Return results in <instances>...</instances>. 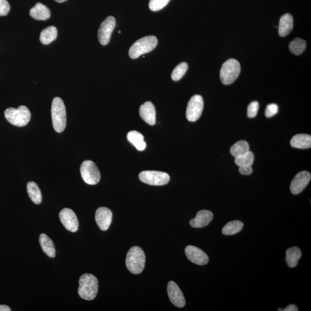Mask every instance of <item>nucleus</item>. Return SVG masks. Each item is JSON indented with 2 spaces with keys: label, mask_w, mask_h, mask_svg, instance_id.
<instances>
[{
  "label": "nucleus",
  "mask_w": 311,
  "mask_h": 311,
  "mask_svg": "<svg viewBox=\"0 0 311 311\" xmlns=\"http://www.w3.org/2000/svg\"><path fill=\"white\" fill-rule=\"evenodd\" d=\"M204 100L200 95L193 96L189 102L186 109V118L189 121L194 122L200 118L204 109Z\"/></svg>",
  "instance_id": "1a4fd4ad"
},
{
  "label": "nucleus",
  "mask_w": 311,
  "mask_h": 311,
  "mask_svg": "<svg viewBox=\"0 0 311 311\" xmlns=\"http://www.w3.org/2000/svg\"><path fill=\"white\" fill-rule=\"evenodd\" d=\"M239 172L241 174L250 175L252 173V168L251 166H241L239 168Z\"/></svg>",
  "instance_id": "f704fd0d"
},
{
  "label": "nucleus",
  "mask_w": 311,
  "mask_h": 311,
  "mask_svg": "<svg viewBox=\"0 0 311 311\" xmlns=\"http://www.w3.org/2000/svg\"><path fill=\"white\" fill-rule=\"evenodd\" d=\"M213 218L211 211L202 210L198 212L196 217L190 221V225L193 228H201L207 226Z\"/></svg>",
  "instance_id": "dca6fc26"
},
{
  "label": "nucleus",
  "mask_w": 311,
  "mask_h": 311,
  "mask_svg": "<svg viewBox=\"0 0 311 311\" xmlns=\"http://www.w3.org/2000/svg\"><path fill=\"white\" fill-rule=\"evenodd\" d=\"M11 309L8 306L5 305H0V311H10Z\"/></svg>",
  "instance_id": "e433bc0d"
},
{
  "label": "nucleus",
  "mask_w": 311,
  "mask_h": 311,
  "mask_svg": "<svg viewBox=\"0 0 311 311\" xmlns=\"http://www.w3.org/2000/svg\"><path fill=\"white\" fill-rule=\"evenodd\" d=\"M53 126L57 133H62L67 124V112L63 101L59 97L54 98L52 105Z\"/></svg>",
  "instance_id": "7ed1b4c3"
},
{
  "label": "nucleus",
  "mask_w": 311,
  "mask_h": 311,
  "mask_svg": "<svg viewBox=\"0 0 311 311\" xmlns=\"http://www.w3.org/2000/svg\"><path fill=\"white\" fill-rule=\"evenodd\" d=\"M112 219V211L109 208L101 207L98 208L95 213V220L102 230L105 231L110 226Z\"/></svg>",
  "instance_id": "2eb2a0df"
},
{
  "label": "nucleus",
  "mask_w": 311,
  "mask_h": 311,
  "mask_svg": "<svg viewBox=\"0 0 311 311\" xmlns=\"http://www.w3.org/2000/svg\"><path fill=\"white\" fill-rule=\"evenodd\" d=\"M27 191L29 197L35 204L39 205L42 203V196L41 190L36 183L29 182L27 185Z\"/></svg>",
  "instance_id": "b1692460"
},
{
  "label": "nucleus",
  "mask_w": 311,
  "mask_h": 311,
  "mask_svg": "<svg viewBox=\"0 0 311 311\" xmlns=\"http://www.w3.org/2000/svg\"><path fill=\"white\" fill-rule=\"evenodd\" d=\"M55 1H56V2H58V3H62V2H64L66 1H67V0H55Z\"/></svg>",
  "instance_id": "4c0bfd02"
},
{
  "label": "nucleus",
  "mask_w": 311,
  "mask_h": 311,
  "mask_svg": "<svg viewBox=\"0 0 311 311\" xmlns=\"http://www.w3.org/2000/svg\"><path fill=\"white\" fill-rule=\"evenodd\" d=\"M185 254L187 258L196 265L203 266L208 262V257L206 252L196 246H187Z\"/></svg>",
  "instance_id": "ddd939ff"
},
{
  "label": "nucleus",
  "mask_w": 311,
  "mask_h": 311,
  "mask_svg": "<svg viewBox=\"0 0 311 311\" xmlns=\"http://www.w3.org/2000/svg\"><path fill=\"white\" fill-rule=\"evenodd\" d=\"M254 160V155L253 153L249 151L243 155L235 157V162L239 167L251 166L253 164Z\"/></svg>",
  "instance_id": "c85d7f7f"
},
{
  "label": "nucleus",
  "mask_w": 311,
  "mask_h": 311,
  "mask_svg": "<svg viewBox=\"0 0 311 311\" xmlns=\"http://www.w3.org/2000/svg\"><path fill=\"white\" fill-rule=\"evenodd\" d=\"M141 118L150 125H154L156 123V109L152 102H147L141 105L140 108Z\"/></svg>",
  "instance_id": "f3484780"
},
{
  "label": "nucleus",
  "mask_w": 311,
  "mask_h": 311,
  "mask_svg": "<svg viewBox=\"0 0 311 311\" xmlns=\"http://www.w3.org/2000/svg\"><path fill=\"white\" fill-rule=\"evenodd\" d=\"M167 292L168 297L173 305L179 308H183L186 305L184 294L178 285L174 281H170L168 284Z\"/></svg>",
  "instance_id": "4468645a"
},
{
  "label": "nucleus",
  "mask_w": 311,
  "mask_h": 311,
  "mask_svg": "<svg viewBox=\"0 0 311 311\" xmlns=\"http://www.w3.org/2000/svg\"><path fill=\"white\" fill-rule=\"evenodd\" d=\"M39 243L42 250L50 258L56 257V251L52 240L46 234L42 233L39 236Z\"/></svg>",
  "instance_id": "aec40b11"
},
{
  "label": "nucleus",
  "mask_w": 311,
  "mask_h": 311,
  "mask_svg": "<svg viewBox=\"0 0 311 311\" xmlns=\"http://www.w3.org/2000/svg\"><path fill=\"white\" fill-rule=\"evenodd\" d=\"M30 14L33 19L37 20H47L51 16L50 9L41 2H38L31 9Z\"/></svg>",
  "instance_id": "6ab92c4d"
},
{
  "label": "nucleus",
  "mask_w": 311,
  "mask_h": 311,
  "mask_svg": "<svg viewBox=\"0 0 311 311\" xmlns=\"http://www.w3.org/2000/svg\"><path fill=\"white\" fill-rule=\"evenodd\" d=\"M302 251L298 247L288 249L286 251V262L290 268H295L298 265L299 259L302 257Z\"/></svg>",
  "instance_id": "5701e85b"
},
{
  "label": "nucleus",
  "mask_w": 311,
  "mask_h": 311,
  "mask_svg": "<svg viewBox=\"0 0 311 311\" xmlns=\"http://www.w3.org/2000/svg\"><path fill=\"white\" fill-rule=\"evenodd\" d=\"M171 0H150L149 6L152 11H158L165 7Z\"/></svg>",
  "instance_id": "7c9ffc66"
},
{
  "label": "nucleus",
  "mask_w": 311,
  "mask_h": 311,
  "mask_svg": "<svg viewBox=\"0 0 311 311\" xmlns=\"http://www.w3.org/2000/svg\"><path fill=\"white\" fill-rule=\"evenodd\" d=\"M57 29L54 26L46 27L42 31L40 35V41L43 45H49L57 38Z\"/></svg>",
  "instance_id": "393cba45"
},
{
  "label": "nucleus",
  "mask_w": 311,
  "mask_h": 311,
  "mask_svg": "<svg viewBox=\"0 0 311 311\" xmlns=\"http://www.w3.org/2000/svg\"><path fill=\"white\" fill-rule=\"evenodd\" d=\"M4 115L10 123L18 127L27 125L31 119V112L25 105H20L17 108H7Z\"/></svg>",
  "instance_id": "20e7f679"
},
{
  "label": "nucleus",
  "mask_w": 311,
  "mask_h": 311,
  "mask_svg": "<svg viewBox=\"0 0 311 311\" xmlns=\"http://www.w3.org/2000/svg\"><path fill=\"white\" fill-rule=\"evenodd\" d=\"M127 140L132 144L139 151L145 149L146 144L144 140V136L137 131H131L127 134Z\"/></svg>",
  "instance_id": "4be33fe9"
},
{
  "label": "nucleus",
  "mask_w": 311,
  "mask_h": 311,
  "mask_svg": "<svg viewBox=\"0 0 311 311\" xmlns=\"http://www.w3.org/2000/svg\"><path fill=\"white\" fill-rule=\"evenodd\" d=\"M278 311H283V310H282L281 309H279V310H278Z\"/></svg>",
  "instance_id": "58836bf2"
},
{
  "label": "nucleus",
  "mask_w": 311,
  "mask_h": 311,
  "mask_svg": "<svg viewBox=\"0 0 311 311\" xmlns=\"http://www.w3.org/2000/svg\"><path fill=\"white\" fill-rule=\"evenodd\" d=\"M139 179L144 184L152 186L166 185L170 180L169 175L156 171H142L139 175Z\"/></svg>",
  "instance_id": "6e6552de"
},
{
  "label": "nucleus",
  "mask_w": 311,
  "mask_h": 311,
  "mask_svg": "<svg viewBox=\"0 0 311 311\" xmlns=\"http://www.w3.org/2000/svg\"><path fill=\"white\" fill-rule=\"evenodd\" d=\"M188 69V64L186 62H182L178 65L176 68L174 69L173 73H172L171 78L174 81H179L185 75Z\"/></svg>",
  "instance_id": "c756f323"
},
{
  "label": "nucleus",
  "mask_w": 311,
  "mask_h": 311,
  "mask_svg": "<svg viewBox=\"0 0 311 311\" xmlns=\"http://www.w3.org/2000/svg\"><path fill=\"white\" fill-rule=\"evenodd\" d=\"M307 46V43L305 40L301 38H296L290 43V50L291 53L298 56L301 54L305 50Z\"/></svg>",
  "instance_id": "cd10ccee"
},
{
  "label": "nucleus",
  "mask_w": 311,
  "mask_h": 311,
  "mask_svg": "<svg viewBox=\"0 0 311 311\" xmlns=\"http://www.w3.org/2000/svg\"><path fill=\"white\" fill-rule=\"evenodd\" d=\"M10 9V6L7 0H0V16H6Z\"/></svg>",
  "instance_id": "72a5a7b5"
},
{
  "label": "nucleus",
  "mask_w": 311,
  "mask_h": 311,
  "mask_svg": "<svg viewBox=\"0 0 311 311\" xmlns=\"http://www.w3.org/2000/svg\"><path fill=\"white\" fill-rule=\"evenodd\" d=\"M60 221L69 231L76 232L79 229V223L74 211L69 208H65L60 213Z\"/></svg>",
  "instance_id": "9b49d317"
},
{
  "label": "nucleus",
  "mask_w": 311,
  "mask_h": 311,
  "mask_svg": "<svg viewBox=\"0 0 311 311\" xmlns=\"http://www.w3.org/2000/svg\"><path fill=\"white\" fill-rule=\"evenodd\" d=\"M80 173L83 181L88 185H97L101 180L100 171L93 161H84L80 167Z\"/></svg>",
  "instance_id": "0eeeda50"
},
{
  "label": "nucleus",
  "mask_w": 311,
  "mask_h": 311,
  "mask_svg": "<svg viewBox=\"0 0 311 311\" xmlns=\"http://www.w3.org/2000/svg\"><path fill=\"white\" fill-rule=\"evenodd\" d=\"M116 25L115 19L109 16L102 22L98 30L99 41L102 45H107L110 41L111 36Z\"/></svg>",
  "instance_id": "9d476101"
},
{
  "label": "nucleus",
  "mask_w": 311,
  "mask_h": 311,
  "mask_svg": "<svg viewBox=\"0 0 311 311\" xmlns=\"http://www.w3.org/2000/svg\"><path fill=\"white\" fill-rule=\"evenodd\" d=\"M283 311H298L299 309L298 307L295 305H291L288 306L284 310H283Z\"/></svg>",
  "instance_id": "c9c22d12"
},
{
  "label": "nucleus",
  "mask_w": 311,
  "mask_h": 311,
  "mask_svg": "<svg viewBox=\"0 0 311 311\" xmlns=\"http://www.w3.org/2000/svg\"><path fill=\"white\" fill-rule=\"evenodd\" d=\"M279 111V107L276 104H270L266 108L265 115L267 118H271L277 114Z\"/></svg>",
  "instance_id": "473e14b6"
},
{
  "label": "nucleus",
  "mask_w": 311,
  "mask_h": 311,
  "mask_svg": "<svg viewBox=\"0 0 311 311\" xmlns=\"http://www.w3.org/2000/svg\"><path fill=\"white\" fill-rule=\"evenodd\" d=\"M241 71L240 64L235 59H229L223 64L220 70V79L224 85H229L238 78Z\"/></svg>",
  "instance_id": "423d86ee"
},
{
  "label": "nucleus",
  "mask_w": 311,
  "mask_h": 311,
  "mask_svg": "<svg viewBox=\"0 0 311 311\" xmlns=\"http://www.w3.org/2000/svg\"><path fill=\"white\" fill-rule=\"evenodd\" d=\"M145 261L144 252L140 247H131L127 252L126 265L131 273L138 274L142 273L145 268Z\"/></svg>",
  "instance_id": "f03ea898"
},
{
  "label": "nucleus",
  "mask_w": 311,
  "mask_h": 311,
  "mask_svg": "<svg viewBox=\"0 0 311 311\" xmlns=\"http://www.w3.org/2000/svg\"><path fill=\"white\" fill-rule=\"evenodd\" d=\"M157 39L155 36H148L138 39L131 46L129 54L132 59L136 58L154 50L157 45Z\"/></svg>",
  "instance_id": "39448f33"
},
{
  "label": "nucleus",
  "mask_w": 311,
  "mask_h": 311,
  "mask_svg": "<svg viewBox=\"0 0 311 311\" xmlns=\"http://www.w3.org/2000/svg\"><path fill=\"white\" fill-rule=\"evenodd\" d=\"M243 223L239 220H234L227 223L222 229L224 235H233L239 233L243 229Z\"/></svg>",
  "instance_id": "a878e982"
},
{
  "label": "nucleus",
  "mask_w": 311,
  "mask_h": 311,
  "mask_svg": "<svg viewBox=\"0 0 311 311\" xmlns=\"http://www.w3.org/2000/svg\"><path fill=\"white\" fill-rule=\"evenodd\" d=\"M259 104L257 101L251 102L248 105L247 108V116L248 118H254L258 114Z\"/></svg>",
  "instance_id": "2f4dec72"
},
{
  "label": "nucleus",
  "mask_w": 311,
  "mask_h": 311,
  "mask_svg": "<svg viewBox=\"0 0 311 311\" xmlns=\"http://www.w3.org/2000/svg\"><path fill=\"white\" fill-rule=\"evenodd\" d=\"M98 280L91 274H84L80 277L78 294L80 297L86 301H93L98 292Z\"/></svg>",
  "instance_id": "f257e3e1"
},
{
  "label": "nucleus",
  "mask_w": 311,
  "mask_h": 311,
  "mask_svg": "<svg viewBox=\"0 0 311 311\" xmlns=\"http://www.w3.org/2000/svg\"><path fill=\"white\" fill-rule=\"evenodd\" d=\"M311 175L308 171H304L296 175L293 179L290 190L293 195H297L306 188L311 181Z\"/></svg>",
  "instance_id": "f8f14e48"
},
{
  "label": "nucleus",
  "mask_w": 311,
  "mask_h": 311,
  "mask_svg": "<svg viewBox=\"0 0 311 311\" xmlns=\"http://www.w3.org/2000/svg\"><path fill=\"white\" fill-rule=\"evenodd\" d=\"M250 151V146L246 141H239L232 146L230 148V152L232 155L237 157L243 155Z\"/></svg>",
  "instance_id": "bb28decb"
},
{
  "label": "nucleus",
  "mask_w": 311,
  "mask_h": 311,
  "mask_svg": "<svg viewBox=\"0 0 311 311\" xmlns=\"http://www.w3.org/2000/svg\"><path fill=\"white\" fill-rule=\"evenodd\" d=\"M294 28V18L290 13H286L280 18L279 34L282 37L290 34Z\"/></svg>",
  "instance_id": "a211bd4d"
},
{
  "label": "nucleus",
  "mask_w": 311,
  "mask_h": 311,
  "mask_svg": "<svg viewBox=\"0 0 311 311\" xmlns=\"http://www.w3.org/2000/svg\"><path fill=\"white\" fill-rule=\"evenodd\" d=\"M292 147L299 149H308L311 146L310 135L299 134L292 138L290 142Z\"/></svg>",
  "instance_id": "412c9836"
}]
</instances>
